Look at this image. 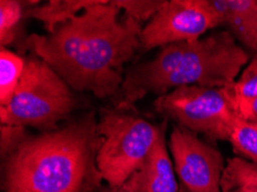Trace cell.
Listing matches in <instances>:
<instances>
[{
  "mask_svg": "<svg viewBox=\"0 0 257 192\" xmlns=\"http://www.w3.org/2000/svg\"><path fill=\"white\" fill-rule=\"evenodd\" d=\"M221 26L211 0H170L144 27L140 48H155L196 41L209 30Z\"/></svg>",
  "mask_w": 257,
  "mask_h": 192,
  "instance_id": "7",
  "label": "cell"
},
{
  "mask_svg": "<svg viewBox=\"0 0 257 192\" xmlns=\"http://www.w3.org/2000/svg\"><path fill=\"white\" fill-rule=\"evenodd\" d=\"M223 192H236L235 190H229V191H223Z\"/></svg>",
  "mask_w": 257,
  "mask_h": 192,
  "instance_id": "21",
  "label": "cell"
},
{
  "mask_svg": "<svg viewBox=\"0 0 257 192\" xmlns=\"http://www.w3.org/2000/svg\"><path fill=\"white\" fill-rule=\"evenodd\" d=\"M159 113L194 134L213 140H226L236 114L221 89L197 85L181 87L159 96L155 101Z\"/></svg>",
  "mask_w": 257,
  "mask_h": 192,
  "instance_id": "6",
  "label": "cell"
},
{
  "mask_svg": "<svg viewBox=\"0 0 257 192\" xmlns=\"http://www.w3.org/2000/svg\"><path fill=\"white\" fill-rule=\"evenodd\" d=\"M26 67V59L15 52L0 50V107L9 105L13 98Z\"/></svg>",
  "mask_w": 257,
  "mask_h": 192,
  "instance_id": "13",
  "label": "cell"
},
{
  "mask_svg": "<svg viewBox=\"0 0 257 192\" xmlns=\"http://www.w3.org/2000/svg\"><path fill=\"white\" fill-rule=\"evenodd\" d=\"M120 11L126 12L127 17L142 22L151 20L164 5V0H113Z\"/></svg>",
  "mask_w": 257,
  "mask_h": 192,
  "instance_id": "17",
  "label": "cell"
},
{
  "mask_svg": "<svg viewBox=\"0 0 257 192\" xmlns=\"http://www.w3.org/2000/svg\"><path fill=\"white\" fill-rule=\"evenodd\" d=\"M227 142L232 144L236 153L248 159L249 161L257 162V124L247 122L239 116L233 121L228 132Z\"/></svg>",
  "mask_w": 257,
  "mask_h": 192,
  "instance_id": "14",
  "label": "cell"
},
{
  "mask_svg": "<svg viewBox=\"0 0 257 192\" xmlns=\"http://www.w3.org/2000/svg\"><path fill=\"white\" fill-rule=\"evenodd\" d=\"M26 3L15 0L0 2V43L2 48L12 44L18 34V27L25 18Z\"/></svg>",
  "mask_w": 257,
  "mask_h": 192,
  "instance_id": "15",
  "label": "cell"
},
{
  "mask_svg": "<svg viewBox=\"0 0 257 192\" xmlns=\"http://www.w3.org/2000/svg\"><path fill=\"white\" fill-rule=\"evenodd\" d=\"M75 105L71 87L45 61L31 54L26 58L25 72L13 98L0 107V122L53 130Z\"/></svg>",
  "mask_w": 257,
  "mask_h": 192,
  "instance_id": "4",
  "label": "cell"
},
{
  "mask_svg": "<svg viewBox=\"0 0 257 192\" xmlns=\"http://www.w3.org/2000/svg\"><path fill=\"white\" fill-rule=\"evenodd\" d=\"M113 2L99 0L49 35H30L27 46L71 89L98 98L114 96L124 65L141 43V22L120 19Z\"/></svg>",
  "mask_w": 257,
  "mask_h": 192,
  "instance_id": "1",
  "label": "cell"
},
{
  "mask_svg": "<svg viewBox=\"0 0 257 192\" xmlns=\"http://www.w3.org/2000/svg\"><path fill=\"white\" fill-rule=\"evenodd\" d=\"M27 137L25 128L17 125H2V154L7 153L17 147Z\"/></svg>",
  "mask_w": 257,
  "mask_h": 192,
  "instance_id": "18",
  "label": "cell"
},
{
  "mask_svg": "<svg viewBox=\"0 0 257 192\" xmlns=\"http://www.w3.org/2000/svg\"><path fill=\"white\" fill-rule=\"evenodd\" d=\"M123 184L135 192H179L180 187L167 150L165 135L158 139L141 167Z\"/></svg>",
  "mask_w": 257,
  "mask_h": 192,
  "instance_id": "9",
  "label": "cell"
},
{
  "mask_svg": "<svg viewBox=\"0 0 257 192\" xmlns=\"http://www.w3.org/2000/svg\"><path fill=\"white\" fill-rule=\"evenodd\" d=\"M227 98L251 99L257 97V54L243 68L239 77L232 84L221 89Z\"/></svg>",
  "mask_w": 257,
  "mask_h": 192,
  "instance_id": "16",
  "label": "cell"
},
{
  "mask_svg": "<svg viewBox=\"0 0 257 192\" xmlns=\"http://www.w3.org/2000/svg\"><path fill=\"white\" fill-rule=\"evenodd\" d=\"M257 192V162L235 156L228 159L221 178V191Z\"/></svg>",
  "mask_w": 257,
  "mask_h": 192,
  "instance_id": "12",
  "label": "cell"
},
{
  "mask_svg": "<svg viewBox=\"0 0 257 192\" xmlns=\"http://www.w3.org/2000/svg\"><path fill=\"white\" fill-rule=\"evenodd\" d=\"M127 109H104L97 122V166L108 186L122 185L164 135L161 127Z\"/></svg>",
  "mask_w": 257,
  "mask_h": 192,
  "instance_id": "5",
  "label": "cell"
},
{
  "mask_svg": "<svg viewBox=\"0 0 257 192\" xmlns=\"http://www.w3.org/2000/svg\"><path fill=\"white\" fill-rule=\"evenodd\" d=\"M227 99L240 119L257 124V97L251 99H235V98H227Z\"/></svg>",
  "mask_w": 257,
  "mask_h": 192,
  "instance_id": "19",
  "label": "cell"
},
{
  "mask_svg": "<svg viewBox=\"0 0 257 192\" xmlns=\"http://www.w3.org/2000/svg\"><path fill=\"white\" fill-rule=\"evenodd\" d=\"M98 192H135L132 189H130L127 185H122L120 186H106V187H102Z\"/></svg>",
  "mask_w": 257,
  "mask_h": 192,
  "instance_id": "20",
  "label": "cell"
},
{
  "mask_svg": "<svg viewBox=\"0 0 257 192\" xmlns=\"http://www.w3.org/2000/svg\"><path fill=\"white\" fill-rule=\"evenodd\" d=\"M97 121L92 113L27 136L3 156V192H98Z\"/></svg>",
  "mask_w": 257,
  "mask_h": 192,
  "instance_id": "2",
  "label": "cell"
},
{
  "mask_svg": "<svg viewBox=\"0 0 257 192\" xmlns=\"http://www.w3.org/2000/svg\"><path fill=\"white\" fill-rule=\"evenodd\" d=\"M169 147L181 192H223L226 163L220 151L179 125L171 132Z\"/></svg>",
  "mask_w": 257,
  "mask_h": 192,
  "instance_id": "8",
  "label": "cell"
},
{
  "mask_svg": "<svg viewBox=\"0 0 257 192\" xmlns=\"http://www.w3.org/2000/svg\"><path fill=\"white\" fill-rule=\"evenodd\" d=\"M249 61V53L227 30L164 46L153 60L126 74L116 107H130L148 93L159 97L181 87L223 89L239 77Z\"/></svg>",
  "mask_w": 257,
  "mask_h": 192,
  "instance_id": "3",
  "label": "cell"
},
{
  "mask_svg": "<svg viewBox=\"0 0 257 192\" xmlns=\"http://www.w3.org/2000/svg\"><path fill=\"white\" fill-rule=\"evenodd\" d=\"M99 0H51L40 6H31L25 12V19H36L44 25L49 34L82 13Z\"/></svg>",
  "mask_w": 257,
  "mask_h": 192,
  "instance_id": "11",
  "label": "cell"
},
{
  "mask_svg": "<svg viewBox=\"0 0 257 192\" xmlns=\"http://www.w3.org/2000/svg\"><path fill=\"white\" fill-rule=\"evenodd\" d=\"M235 41L257 54V0H211Z\"/></svg>",
  "mask_w": 257,
  "mask_h": 192,
  "instance_id": "10",
  "label": "cell"
}]
</instances>
